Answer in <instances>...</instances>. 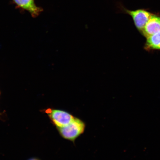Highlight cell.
<instances>
[{
    "mask_svg": "<svg viewBox=\"0 0 160 160\" xmlns=\"http://www.w3.org/2000/svg\"><path fill=\"white\" fill-rule=\"evenodd\" d=\"M84 123L81 120L74 118L69 125L58 128L60 135L65 139L74 141L83 133L85 129Z\"/></svg>",
    "mask_w": 160,
    "mask_h": 160,
    "instance_id": "obj_1",
    "label": "cell"
},
{
    "mask_svg": "<svg viewBox=\"0 0 160 160\" xmlns=\"http://www.w3.org/2000/svg\"><path fill=\"white\" fill-rule=\"evenodd\" d=\"M120 9L124 13L131 16L137 29L141 32L149 21L153 13L145 9H139L134 11L128 10L121 5Z\"/></svg>",
    "mask_w": 160,
    "mask_h": 160,
    "instance_id": "obj_2",
    "label": "cell"
},
{
    "mask_svg": "<svg viewBox=\"0 0 160 160\" xmlns=\"http://www.w3.org/2000/svg\"><path fill=\"white\" fill-rule=\"evenodd\" d=\"M47 113L50 119L57 128L65 127L75 118L71 114L61 110L49 109L48 110Z\"/></svg>",
    "mask_w": 160,
    "mask_h": 160,
    "instance_id": "obj_3",
    "label": "cell"
},
{
    "mask_svg": "<svg viewBox=\"0 0 160 160\" xmlns=\"http://www.w3.org/2000/svg\"><path fill=\"white\" fill-rule=\"evenodd\" d=\"M141 32L147 38L160 32V16L153 14Z\"/></svg>",
    "mask_w": 160,
    "mask_h": 160,
    "instance_id": "obj_4",
    "label": "cell"
},
{
    "mask_svg": "<svg viewBox=\"0 0 160 160\" xmlns=\"http://www.w3.org/2000/svg\"><path fill=\"white\" fill-rule=\"evenodd\" d=\"M18 5L29 12L33 17H36L43 11L41 8L37 7L34 0H13Z\"/></svg>",
    "mask_w": 160,
    "mask_h": 160,
    "instance_id": "obj_5",
    "label": "cell"
},
{
    "mask_svg": "<svg viewBox=\"0 0 160 160\" xmlns=\"http://www.w3.org/2000/svg\"><path fill=\"white\" fill-rule=\"evenodd\" d=\"M145 48L147 50H160V32L147 38Z\"/></svg>",
    "mask_w": 160,
    "mask_h": 160,
    "instance_id": "obj_6",
    "label": "cell"
},
{
    "mask_svg": "<svg viewBox=\"0 0 160 160\" xmlns=\"http://www.w3.org/2000/svg\"><path fill=\"white\" fill-rule=\"evenodd\" d=\"M28 160H39L37 158H32L30 159H29Z\"/></svg>",
    "mask_w": 160,
    "mask_h": 160,
    "instance_id": "obj_7",
    "label": "cell"
}]
</instances>
